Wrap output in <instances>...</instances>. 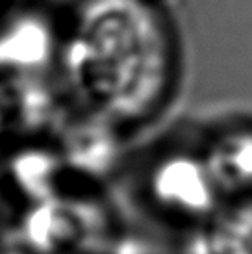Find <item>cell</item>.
<instances>
[{
  "mask_svg": "<svg viewBox=\"0 0 252 254\" xmlns=\"http://www.w3.org/2000/svg\"><path fill=\"white\" fill-rule=\"evenodd\" d=\"M178 45L152 0H80L58 67L80 112L125 130L156 117L178 80Z\"/></svg>",
  "mask_w": 252,
  "mask_h": 254,
  "instance_id": "6da1fadb",
  "label": "cell"
},
{
  "mask_svg": "<svg viewBox=\"0 0 252 254\" xmlns=\"http://www.w3.org/2000/svg\"><path fill=\"white\" fill-rule=\"evenodd\" d=\"M145 191L158 212L191 226L202 223L226 202L200 150L180 148L160 154L148 167Z\"/></svg>",
  "mask_w": 252,
  "mask_h": 254,
  "instance_id": "7a4b0ae2",
  "label": "cell"
},
{
  "mask_svg": "<svg viewBox=\"0 0 252 254\" xmlns=\"http://www.w3.org/2000/svg\"><path fill=\"white\" fill-rule=\"evenodd\" d=\"M60 34L43 15H17L0 28V69L7 76H35L58 62Z\"/></svg>",
  "mask_w": 252,
  "mask_h": 254,
  "instance_id": "3957f363",
  "label": "cell"
},
{
  "mask_svg": "<svg viewBox=\"0 0 252 254\" xmlns=\"http://www.w3.org/2000/svg\"><path fill=\"white\" fill-rule=\"evenodd\" d=\"M200 152L224 200L252 197V125L219 130Z\"/></svg>",
  "mask_w": 252,
  "mask_h": 254,
  "instance_id": "277c9868",
  "label": "cell"
},
{
  "mask_svg": "<svg viewBox=\"0 0 252 254\" xmlns=\"http://www.w3.org/2000/svg\"><path fill=\"white\" fill-rule=\"evenodd\" d=\"M186 254H252V197L226 200L193 226Z\"/></svg>",
  "mask_w": 252,
  "mask_h": 254,
  "instance_id": "5b68a950",
  "label": "cell"
}]
</instances>
